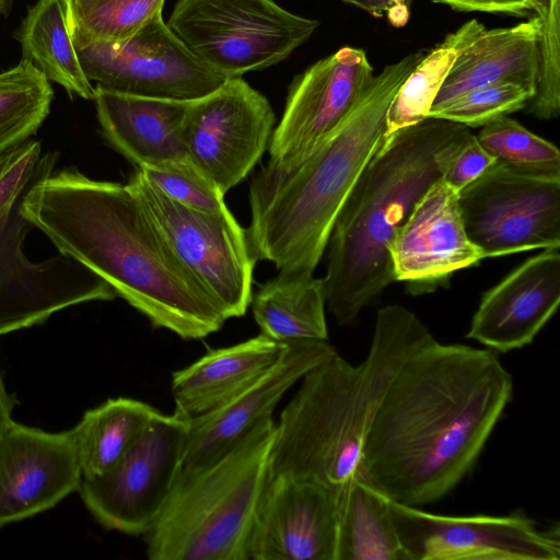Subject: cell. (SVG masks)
Returning <instances> with one entry per match:
<instances>
[{"label": "cell", "mask_w": 560, "mask_h": 560, "mask_svg": "<svg viewBox=\"0 0 560 560\" xmlns=\"http://www.w3.org/2000/svg\"><path fill=\"white\" fill-rule=\"evenodd\" d=\"M512 395V376L493 351L433 338L387 388L360 477L406 505L441 500L472 469Z\"/></svg>", "instance_id": "cell-1"}, {"label": "cell", "mask_w": 560, "mask_h": 560, "mask_svg": "<svg viewBox=\"0 0 560 560\" xmlns=\"http://www.w3.org/2000/svg\"><path fill=\"white\" fill-rule=\"evenodd\" d=\"M48 152L21 211L58 248L83 264L153 328L185 340L219 331L226 318L183 265L128 184L96 180L75 167L54 173Z\"/></svg>", "instance_id": "cell-2"}, {"label": "cell", "mask_w": 560, "mask_h": 560, "mask_svg": "<svg viewBox=\"0 0 560 560\" xmlns=\"http://www.w3.org/2000/svg\"><path fill=\"white\" fill-rule=\"evenodd\" d=\"M424 52H411L373 75L354 107L302 162H270L252 177L246 229L257 260L314 275L336 218L384 140L388 107Z\"/></svg>", "instance_id": "cell-3"}, {"label": "cell", "mask_w": 560, "mask_h": 560, "mask_svg": "<svg viewBox=\"0 0 560 560\" xmlns=\"http://www.w3.org/2000/svg\"><path fill=\"white\" fill-rule=\"evenodd\" d=\"M434 337L408 308L378 310L359 364L338 353L314 366L276 422L267 480L288 477L341 492L360 476L372 419L404 363Z\"/></svg>", "instance_id": "cell-4"}, {"label": "cell", "mask_w": 560, "mask_h": 560, "mask_svg": "<svg viewBox=\"0 0 560 560\" xmlns=\"http://www.w3.org/2000/svg\"><path fill=\"white\" fill-rule=\"evenodd\" d=\"M468 127L428 117L383 141L363 168L334 223L323 278L326 307L339 325L395 282L389 247L424 191L439 178V151Z\"/></svg>", "instance_id": "cell-5"}, {"label": "cell", "mask_w": 560, "mask_h": 560, "mask_svg": "<svg viewBox=\"0 0 560 560\" xmlns=\"http://www.w3.org/2000/svg\"><path fill=\"white\" fill-rule=\"evenodd\" d=\"M275 427L267 416L223 456L180 469L163 510L143 535L149 559L247 560Z\"/></svg>", "instance_id": "cell-6"}, {"label": "cell", "mask_w": 560, "mask_h": 560, "mask_svg": "<svg viewBox=\"0 0 560 560\" xmlns=\"http://www.w3.org/2000/svg\"><path fill=\"white\" fill-rule=\"evenodd\" d=\"M167 25L195 56L230 79L284 60L319 22L275 0H178Z\"/></svg>", "instance_id": "cell-7"}, {"label": "cell", "mask_w": 560, "mask_h": 560, "mask_svg": "<svg viewBox=\"0 0 560 560\" xmlns=\"http://www.w3.org/2000/svg\"><path fill=\"white\" fill-rule=\"evenodd\" d=\"M183 265L196 277L226 319L244 316L253 298L258 261L246 229L233 213L205 211L165 196L139 168L127 183Z\"/></svg>", "instance_id": "cell-8"}, {"label": "cell", "mask_w": 560, "mask_h": 560, "mask_svg": "<svg viewBox=\"0 0 560 560\" xmlns=\"http://www.w3.org/2000/svg\"><path fill=\"white\" fill-rule=\"evenodd\" d=\"M458 202L488 258L560 247V172L495 161L458 191Z\"/></svg>", "instance_id": "cell-9"}, {"label": "cell", "mask_w": 560, "mask_h": 560, "mask_svg": "<svg viewBox=\"0 0 560 560\" xmlns=\"http://www.w3.org/2000/svg\"><path fill=\"white\" fill-rule=\"evenodd\" d=\"M188 422L160 412L105 474L82 480L79 493L105 529L144 535L163 510L182 469Z\"/></svg>", "instance_id": "cell-10"}, {"label": "cell", "mask_w": 560, "mask_h": 560, "mask_svg": "<svg viewBox=\"0 0 560 560\" xmlns=\"http://www.w3.org/2000/svg\"><path fill=\"white\" fill-rule=\"evenodd\" d=\"M71 38L89 81L114 92L190 102L228 80L195 56L163 16L124 40Z\"/></svg>", "instance_id": "cell-11"}, {"label": "cell", "mask_w": 560, "mask_h": 560, "mask_svg": "<svg viewBox=\"0 0 560 560\" xmlns=\"http://www.w3.org/2000/svg\"><path fill=\"white\" fill-rule=\"evenodd\" d=\"M409 560H559L560 532L540 529L524 514L453 516L388 499Z\"/></svg>", "instance_id": "cell-12"}, {"label": "cell", "mask_w": 560, "mask_h": 560, "mask_svg": "<svg viewBox=\"0 0 560 560\" xmlns=\"http://www.w3.org/2000/svg\"><path fill=\"white\" fill-rule=\"evenodd\" d=\"M275 122L269 101L241 77L230 78L189 102L183 126L188 160L225 195L259 162Z\"/></svg>", "instance_id": "cell-13"}, {"label": "cell", "mask_w": 560, "mask_h": 560, "mask_svg": "<svg viewBox=\"0 0 560 560\" xmlns=\"http://www.w3.org/2000/svg\"><path fill=\"white\" fill-rule=\"evenodd\" d=\"M24 195L0 230V336L42 324L75 304L117 298L107 282L68 255L27 259L23 243L33 225L21 211Z\"/></svg>", "instance_id": "cell-14"}, {"label": "cell", "mask_w": 560, "mask_h": 560, "mask_svg": "<svg viewBox=\"0 0 560 560\" xmlns=\"http://www.w3.org/2000/svg\"><path fill=\"white\" fill-rule=\"evenodd\" d=\"M373 75L366 52L350 46L307 68L290 86L268 162L284 168L302 162L347 117Z\"/></svg>", "instance_id": "cell-15"}, {"label": "cell", "mask_w": 560, "mask_h": 560, "mask_svg": "<svg viewBox=\"0 0 560 560\" xmlns=\"http://www.w3.org/2000/svg\"><path fill=\"white\" fill-rule=\"evenodd\" d=\"M395 281L411 295L432 293L452 276L488 258L469 238L458 192L435 180L416 202L389 247Z\"/></svg>", "instance_id": "cell-16"}, {"label": "cell", "mask_w": 560, "mask_h": 560, "mask_svg": "<svg viewBox=\"0 0 560 560\" xmlns=\"http://www.w3.org/2000/svg\"><path fill=\"white\" fill-rule=\"evenodd\" d=\"M340 492L288 477L268 479L247 545V560H336Z\"/></svg>", "instance_id": "cell-17"}, {"label": "cell", "mask_w": 560, "mask_h": 560, "mask_svg": "<svg viewBox=\"0 0 560 560\" xmlns=\"http://www.w3.org/2000/svg\"><path fill=\"white\" fill-rule=\"evenodd\" d=\"M82 479L70 429L49 432L12 419L0 438V528L50 510Z\"/></svg>", "instance_id": "cell-18"}, {"label": "cell", "mask_w": 560, "mask_h": 560, "mask_svg": "<svg viewBox=\"0 0 560 560\" xmlns=\"http://www.w3.org/2000/svg\"><path fill=\"white\" fill-rule=\"evenodd\" d=\"M338 352L328 340H293L258 381L224 405L188 420L182 469H195L228 453L314 366Z\"/></svg>", "instance_id": "cell-19"}, {"label": "cell", "mask_w": 560, "mask_h": 560, "mask_svg": "<svg viewBox=\"0 0 560 560\" xmlns=\"http://www.w3.org/2000/svg\"><path fill=\"white\" fill-rule=\"evenodd\" d=\"M559 249H542L487 290L466 337L501 353L532 343L560 303Z\"/></svg>", "instance_id": "cell-20"}, {"label": "cell", "mask_w": 560, "mask_h": 560, "mask_svg": "<svg viewBox=\"0 0 560 560\" xmlns=\"http://www.w3.org/2000/svg\"><path fill=\"white\" fill-rule=\"evenodd\" d=\"M93 100L104 139L136 168L188 160L183 126L189 102L124 94L100 85Z\"/></svg>", "instance_id": "cell-21"}, {"label": "cell", "mask_w": 560, "mask_h": 560, "mask_svg": "<svg viewBox=\"0 0 560 560\" xmlns=\"http://www.w3.org/2000/svg\"><path fill=\"white\" fill-rule=\"evenodd\" d=\"M285 348L287 342L259 334L207 352L173 372L174 412L188 421L224 405L265 375Z\"/></svg>", "instance_id": "cell-22"}, {"label": "cell", "mask_w": 560, "mask_h": 560, "mask_svg": "<svg viewBox=\"0 0 560 560\" xmlns=\"http://www.w3.org/2000/svg\"><path fill=\"white\" fill-rule=\"evenodd\" d=\"M539 34L537 15L514 26L485 28L455 59L429 114L469 90L497 82L518 83L536 94Z\"/></svg>", "instance_id": "cell-23"}, {"label": "cell", "mask_w": 560, "mask_h": 560, "mask_svg": "<svg viewBox=\"0 0 560 560\" xmlns=\"http://www.w3.org/2000/svg\"><path fill=\"white\" fill-rule=\"evenodd\" d=\"M252 312L260 334L280 342L328 340L323 278L278 270L253 294Z\"/></svg>", "instance_id": "cell-24"}, {"label": "cell", "mask_w": 560, "mask_h": 560, "mask_svg": "<svg viewBox=\"0 0 560 560\" xmlns=\"http://www.w3.org/2000/svg\"><path fill=\"white\" fill-rule=\"evenodd\" d=\"M161 411L128 397L109 398L84 412L71 428L82 480L109 470Z\"/></svg>", "instance_id": "cell-25"}, {"label": "cell", "mask_w": 560, "mask_h": 560, "mask_svg": "<svg viewBox=\"0 0 560 560\" xmlns=\"http://www.w3.org/2000/svg\"><path fill=\"white\" fill-rule=\"evenodd\" d=\"M336 560H409L394 527L388 498L360 476L339 494Z\"/></svg>", "instance_id": "cell-26"}, {"label": "cell", "mask_w": 560, "mask_h": 560, "mask_svg": "<svg viewBox=\"0 0 560 560\" xmlns=\"http://www.w3.org/2000/svg\"><path fill=\"white\" fill-rule=\"evenodd\" d=\"M23 59L70 95L93 100L66 21L61 0H38L27 11L18 33Z\"/></svg>", "instance_id": "cell-27"}, {"label": "cell", "mask_w": 560, "mask_h": 560, "mask_svg": "<svg viewBox=\"0 0 560 560\" xmlns=\"http://www.w3.org/2000/svg\"><path fill=\"white\" fill-rule=\"evenodd\" d=\"M485 28L477 20H469L424 54L388 107L384 140L396 131L428 118L455 59Z\"/></svg>", "instance_id": "cell-28"}, {"label": "cell", "mask_w": 560, "mask_h": 560, "mask_svg": "<svg viewBox=\"0 0 560 560\" xmlns=\"http://www.w3.org/2000/svg\"><path fill=\"white\" fill-rule=\"evenodd\" d=\"M52 98L49 80L25 59L0 73V155L38 130Z\"/></svg>", "instance_id": "cell-29"}, {"label": "cell", "mask_w": 560, "mask_h": 560, "mask_svg": "<svg viewBox=\"0 0 560 560\" xmlns=\"http://www.w3.org/2000/svg\"><path fill=\"white\" fill-rule=\"evenodd\" d=\"M165 0H61L70 35L117 42L162 16Z\"/></svg>", "instance_id": "cell-30"}, {"label": "cell", "mask_w": 560, "mask_h": 560, "mask_svg": "<svg viewBox=\"0 0 560 560\" xmlns=\"http://www.w3.org/2000/svg\"><path fill=\"white\" fill-rule=\"evenodd\" d=\"M476 137L482 148L497 161L560 172L559 149L509 115L481 126Z\"/></svg>", "instance_id": "cell-31"}, {"label": "cell", "mask_w": 560, "mask_h": 560, "mask_svg": "<svg viewBox=\"0 0 560 560\" xmlns=\"http://www.w3.org/2000/svg\"><path fill=\"white\" fill-rule=\"evenodd\" d=\"M535 92L514 82H497L465 92L428 117L448 120L466 127L487 122L524 109Z\"/></svg>", "instance_id": "cell-32"}, {"label": "cell", "mask_w": 560, "mask_h": 560, "mask_svg": "<svg viewBox=\"0 0 560 560\" xmlns=\"http://www.w3.org/2000/svg\"><path fill=\"white\" fill-rule=\"evenodd\" d=\"M139 170L151 184L176 202L205 211L228 209L225 195L189 160Z\"/></svg>", "instance_id": "cell-33"}, {"label": "cell", "mask_w": 560, "mask_h": 560, "mask_svg": "<svg viewBox=\"0 0 560 560\" xmlns=\"http://www.w3.org/2000/svg\"><path fill=\"white\" fill-rule=\"evenodd\" d=\"M495 161L468 128L438 153L441 178L457 192L478 178Z\"/></svg>", "instance_id": "cell-34"}, {"label": "cell", "mask_w": 560, "mask_h": 560, "mask_svg": "<svg viewBox=\"0 0 560 560\" xmlns=\"http://www.w3.org/2000/svg\"><path fill=\"white\" fill-rule=\"evenodd\" d=\"M42 164V145L37 140L28 139L0 155V219L25 194Z\"/></svg>", "instance_id": "cell-35"}, {"label": "cell", "mask_w": 560, "mask_h": 560, "mask_svg": "<svg viewBox=\"0 0 560 560\" xmlns=\"http://www.w3.org/2000/svg\"><path fill=\"white\" fill-rule=\"evenodd\" d=\"M463 12L502 13L515 16L535 14L541 0H431Z\"/></svg>", "instance_id": "cell-36"}, {"label": "cell", "mask_w": 560, "mask_h": 560, "mask_svg": "<svg viewBox=\"0 0 560 560\" xmlns=\"http://www.w3.org/2000/svg\"><path fill=\"white\" fill-rule=\"evenodd\" d=\"M16 402L18 400L15 395L7 389L0 370V438L8 423L12 420V413Z\"/></svg>", "instance_id": "cell-37"}, {"label": "cell", "mask_w": 560, "mask_h": 560, "mask_svg": "<svg viewBox=\"0 0 560 560\" xmlns=\"http://www.w3.org/2000/svg\"><path fill=\"white\" fill-rule=\"evenodd\" d=\"M346 3L352 4L374 18H382L390 5L389 0H342Z\"/></svg>", "instance_id": "cell-38"}, {"label": "cell", "mask_w": 560, "mask_h": 560, "mask_svg": "<svg viewBox=\"0 0 560 560\" xmlns=\"http://www.w3.org/2000/svg\"><path fill=\"white\" fill-rule=\"evenodd\" d=\"M386 15L393 26L401 27L409 20L408 5H389Z\"/></svg>", "instance_id": "cell-39"}, {"label": "cell", "mask_w": 560, "mask_h": 560, "mask_svg": "<svg viewBox=\"0 0 560 560\" xmlns=\"http://www.w3.org/2000/svg\"><path fill=\"white\" fill-rule=\"evenodd\" d=\"M11 9V0H0V14L5 15Z\"/></svg>", "instance_id": "cell-40"}, {"label": "cell", "mask_w": 560, "mask_h": 560, "mask_svg": "<svg viewBox=\"0 0 560 560\" xmlns=\"http://www.w3.org/2000/svg\"><path fill=\"white\" fill-rule=\"evenodd\" d=\"M390 5H407L406 0H389Z\"/></svg>", "instance_id": "cell-41"}, {"label": "cell", "mask_w": 560, "mask_h": 560, "mask_svg": "<svg viewBox=\"0 0 560 560\" xmlns=\"http://www.w3.org/2000/svg\"><path fill=\"white\" fill-rule=\"evenodd\" d=\"M11 210H12V209H11ZM10 212H11V211H10ZM9 214H10V213H9ZM9 214H8V215H9ZM8 215H5V217H3V218H1V219H0V230H1V228L3 226V224H4V222H5L7 218H8Z\"/></svg>", "instance_id": "cell-42"}]
</instances>
